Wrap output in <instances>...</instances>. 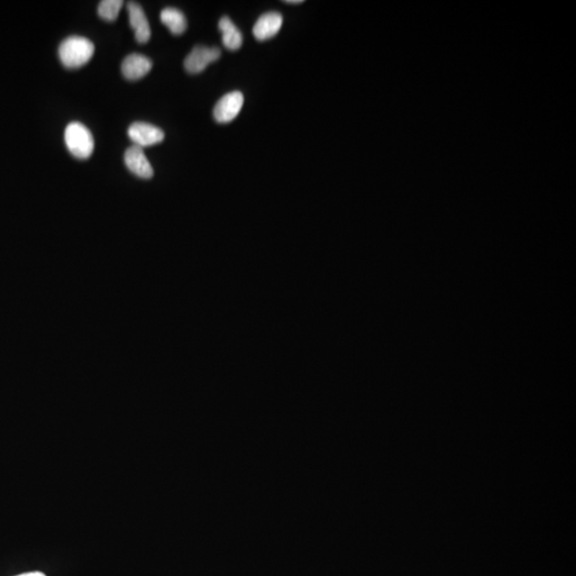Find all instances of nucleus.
<instances>
[{
    "instance_id": "obj_11",
    "label": "nucleus",
    "mask_w": 576,
    "mask_h": 576,
    "mask_svg": "<svg viewBox=\"0 0 576 576\" xmlns=\"http://www.w3.org/2000/svg\"><path fill=\"white\" fill-rule=\"evenodd\" d=\"M160 21L164 26L168 27L171 34L180 36L187 29V21L182 11L175 8H166L160 13Z\"/></svg>"
},
{
    "instance_id": "obj_5",
    "label": "nucleus",
    "mask_w": 576,
    "mask_h": 576,
    "mask_svg": "<svg viewBox=\"0 0 576 576\" xmlns=\"http://www.w3.org/2000/svg\"><path fill=\"white\" fill-rule=\"evenodd\" d=\"M221 50L218 47L197 46L193 48L184 61L186 71L190 74H199L204 71L209 64L220 58Z\"/></svg>"
},
{
    "instance_id": "obj_8",
    "label": "nucleus",
    "mask_w": 576,
    "mask_h": 576,
    "mask_svg": "<svg viewBox=\"0 0 576 576\" xmlns=\"http://www.w3.org/2000/svg\"><path fill=\"white\" fill-rule=\"evenodd\" d=\"M283 24L280 13L268 12L262 15L253 27V36L256 40L266 41L277 36Z\"/></svg>"
},
{
    "instance_id": "obj_4",
    "label": "nucleus",
    "mask_w": 576,
    "mask_h": 576,
    "mask_svg": "<svg viewBox=\"0 0 576 576\" xmlns=\"http://www.w3.org/2000/svg\"><path fill=\"white\" fill-rule=\"evenodd\" d=\"M128 137L131 138L134 145L142 147H152L162 142L164 139V133L152 124L137 122L131 124L128 128Z\"/></svg>"
},
{
    "instance_id": "obj_12",
    "label": "nucleus",
    "mask_w": 576,
    "mask_h": 576,
    "mask_svg": "<svg viewBox=\"0 0 576 576\" xmlns=\"http://www.w3.org/2000/svg\"><path fill=\"white\" fill-rule=\"evenodd\" d=\"M122 7L123 1L121 0H104L98 5V15L104 21H114L119 17Z\"/></svg>"
},
{
    "instance_id": "obj_14",
    "label": "nucleus",
    "mask_w": 576,
    "mask_h": 576,
    "mask_svg": "<svg viewBox=\"0 0 576 576\" xmlns=\"http://www.w3.org/2000/svg\"><path fill=\"white\" fill-rule=\"evenodd\" d=\"M284 3L288 5H300V3H303V0H286Z\"/></svg>"
},
{
    "instance_id": "obj_1",
    "label": "nucleus",
    "mask_w": 576,
    "mask_h": 576,
    "mask_svg": "<svg viewBox=\"0 0 576 576\" xmlns=\"http://www.w3.org/2000/svg\"><path fill=\"white\" fill-rule=\"evenodd\" d=\"M94 50V44L89 39L73 36L60 44L58 52L64 67L78 69L92 59Z\"/></svg>"
},
{
    "instance_id": "obj_3",
    "label": "nucleus",
    "mask_w": 576,
    "mask_h": 576,
    "mask_svg": "<svg viewBox=\"0 0 576 576\" xmlns=\"http://www.w3.org/2000/svg\"><path fill=\"white\" fill-rule=\"evenodd\" d=\"M244 106V95L239 91L228 93L217 103L213 108V118L220 124H226L237 118Z\"/></svg>"
},
{
    "instance_id": "obj_6",
    "label": "nucleus",
    "mask_w": 576,
    "mask_h": 576,
    "mask_svg": "<svg viewBox=\"0 0 576 576\" xmlns=\"http://www.w3.org/2000/svg\"><path fill=\"white\" fill-rule=\"evenodd\" d=\"M124 162L128 170L138 178L149 180L154 175V170L141 147H136V145L128 147L124 155Z\"/></svg>"
},
{
    "instance_id": "obj_13",
    "label": "nucleus",
    "mask_w": 576,
    "mask_h": 576,
    "mask_svg": "<svg viewBox=\"0 0 576 576\" xmlns=\"http://www.w3.org/2000/svg\"><path fill=\"white\" fill-rule=\"evenodd\" d=\"M17 576H46L45 574L42 573V572H28V573L21 574V575Z\"/></svg>"
},
{
    "instance_id": "obj_9",
    "label": "nucleus",
    "mask_w": 576,
    "mask_h": 576,
    "mask_svg": "<svg viewBox=\"0 0 576 576\" xmlns=\"http://www.w3.org/2000/svg\"><path fill=\"white\" fill-rule=\"evenodd\" d=\"M152 61L139 54H131L123 60L122 73L128 81H138L145 77L152 70Z\"/></svg>"
},
{
    "instance_id": "obj_10",
    "label": "nucleus",
    "mask_w": 576,
    "mask_h": 576,
    "mask_svg": "<svg viewBox=\"0 0 576 576\" xmlns=\"http://www.w3.org/2000/svg\"><path fill=\"white\" fill-rule=\"evenodd\" d=\"M219 29L222 32L223 45L228 50H237L242 45V34L239 29L228 17H222L219 21Z\"/></svg>"
},
{
    "instance_id": "obj_7",
    "label": "nucleus",
    "mask_w": 576,
    "mask_h": 576,
    "mask_svg": "<svg viewBox=\"0 0 576 576\" xmlns=\"http://www.w3.org/2000/svg\"><path fill=\"white\" fill-rule=\"evenodd\" d=\"M127 12L129 24L135 32L137 42L140 44L149 42L151 39V27L141 6L137 3H129L127 5Z\"/></svg>"
},
{
    "instance_id": "obj_2",
    "label": "nucleus",
    "mask_w": 576,
    "mask_h": 576,
    "mask_svg": "<svg viewBox=\"0 0 576 576\" xmlns=\"http://www.w3.org/2000/svg\"><path fill=\"white\" fill-rule=\"evenodd\" d=\"M64 140L70 153L76 158L87 159L92 155L94 139L88 127L83 124L78 122L70 123L65 128Z\"/></svg>"
}]
</instances>
